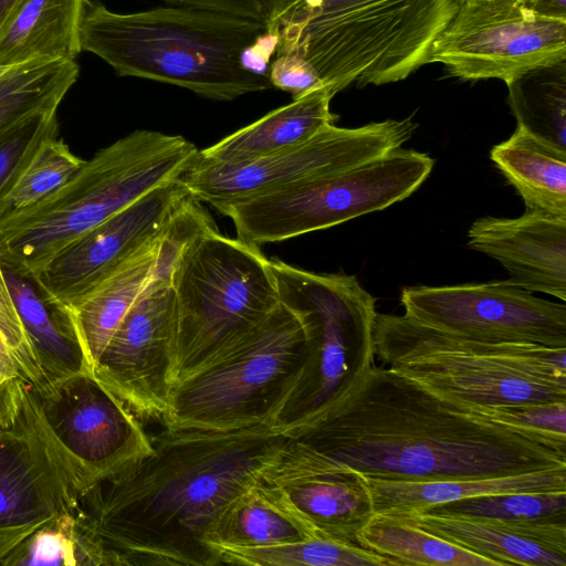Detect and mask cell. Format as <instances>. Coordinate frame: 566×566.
Instances as JSON below:
<instances>
[{"label": "cell", "instance_id": "cell-1", "mask_svg": "<svg viewBox=\"0 0 566 566\" xmlns=\"http://www.w3.org/2000/svg\"><path fill=\"white\" fill-rule=\"evenodd\" d=\"M292 423L230 431L163 430L153 451L76 492L70 511L81 565H220L210 535L230 503L264 482Z\"/></svg>", "mask_w": 566, "mask_h": 566}, {"label": "cell", "instance_id": "cell-2", "mask_svg": "<svg viewBox=\"0 0 566 566\" xmlns=\"http://www.w3.org/2000/svg\"><path fill=\"white\" fill-rule=\"evenodd\" d=\"M566 467V444L473 416L376 364L296 429L265 483L356 473L389 481L493 478Z\"/></svg>", "mask_w": 566, "mask_h": 566}, {"label": "cell", "instance_id": "cell-3", "mask_svg": "<svg viewBox=\"0 0 566 566\" xmlns=\"http://www.w3.org/2000/svg\"><path fill=\"white\" fill-rule=\"evenodd\" d=\"M261 23L185 7L117 13L87 1L82 51L120 76L174 84L214 101L270 88L269 76L243 64L244 52L268 32Z\"/></svg>", "mask_w": 566, "mask_h": 566}, {"label": "cell", "instance_id": "cell-4", "mask_svg": "<svg viewBox=\"0 0 566 566\" xmlns=\"http://www.w3.org/2000/svg\"><path fill=\"white\" fill-rule=\"evenodd\" d=\"M458 0H279L269 31L275 55L295 54L334 95L350 84L382 85L429 63ZM274 55V56H275Z\"/></svg>", "mask_w": 566, "mask_h": 566}, {"label": "cell", "instance_id": "cell-5", "mask_svg": "<svg viewBox=\"0 0 566 566\" xmlns=\"http://www.w3.org/2000/svg\"><path fill=\"white\" fill-rule=\"evenodd\" d=\"M198 155L181 135L137 129L117 139L43 200L0 222L1 262L35 275L94 227L180 179Z\"/></svg>", "mask_w": 566, "mask_h": 566}, {"label": "cell", "instance_id": "cell-6", "mask_svg": "<svg viewBox=\"0 0 566 566\" xmlns=\"http://www.w3.org/2000/svg\"><path fill=\"white\" fill-rule=\"evenodd\" d=\"M375 356L460 408L566 402V347L455 335L377 313Z\"/></svg>", "mask_w": 566, "mask_h": 566}, {"label": "cell", "instance_id": "cell-7", "mask_svg": "<svg viewBox=\"0 0 566 566\" xmlns=\"http://www.w3.org/2000/svg\"><path fill=\"white\" fill-rule=\"evenodd\" d=\"M310 335L281 304L255 328L172 387L166 429L230 431L279 423L311 364Z\"/></svg>", "mask_w": 566, "mask_h": 566}, {"label": "cell", "instance_id": "cell-8", "mask_svg": "<svg viewBox=\"0 0 566 566\" xmlns=\"http://www.w3.org/2000/svg\"><path fill=\"white\" fill-rule=\"evenodd\" d=\"M177 380L233 345L279 305L269 259L259 245L211 228L179 256L172 274Z\"/></svg>", "mask_w": 566, "mask_h": 566}, {"label": "cell", "instance_id": "cell-9", "mask_svg": "<svg viewBox=\"0 0 566 566\" xmlns=\"http://www.w3.org/2000/svg\"><path fill=\"white\" fill-rule=\"evenodd\" d=\"M280 303L304 324L312 343L307 374L279 423L310 424L375 364L376 300L347 274L315 273L269 259Z\"/></svg>", "mask_w": 566, "mask_h": 566}, {"label": "cell", "instance_id": "cell-10", "mask_svg": "<svg viewBox=\"0 0 566 566\" xmlns=\"http://www.w3.org/2000/svg\"><path fill=\"white\" fill-rule=\"evenodd\" d=\"M433 165L429 155L400 147L356 167L232 203L220 213L247 242H281L402 201Z\"/></svg>", "mask_w": 566, "mask_h": 566}, {"label": "cell", "instance_id": "cell-11", "mask_svg": "<svg viewBox=\"0 0 566 566\" xmlns=\"http://www.w3.org/2000/svg\"><path fill=\"white\" fill-rule=\"evenodd\" d=\"M416 127L410 118L356 128L329 125L298 146L252 160L219 164L198 155L181 180L192 197L221 212L232 203L381 157L400 148Z\"/></svg>", "mask_w": 566, "mask_h": 566}, {"label": "cell", "instance_id": "cell-12", "mask_svg": "<svg viewBox=\"0 0 566 566\" xmlns=\"http://www.w3.org/2000/svg\"><path fill=\"white\" fill-rule=\"evenodd\" d=\"M75 488L20 375L0 387V566L38 531L70 514Z\"/></svg>", "mask_w": 566, "mask_h": 566}, {"label": "cell", "instance_id": "cell-13", "mask_svg": "<svg viewBox=\"0 0 566 566\" xmlns=\"http://www.w3.org/2000/svg\"><path fill=\"white\" fill-rule=\"evenodd\" d=\"M40 422L78 492L153 451L139 418L91 371L31 387Z\"/></svg>", "mask_w": 566, "mask_h": 566}, {"label": "cell", "instance_id": "cell-14", "mask_svg": "<svg viewBox=\"0 0 566 566\" xmlns=\"http://www.w3.org/2000/svg\"><path fill=\"white\" fill-rule=\"evenodd\" d=\"M566 59V20L544 18L524 0H465L433 41L429 63L454 77L504 82Z\"/></svg>", "mask_w": 566, "mask_h": 566}, {"label": "cell", "instance_id": "cell-15", "mask_svg": "<svg viewBox=\"0 0 566 566\" xmlns=\"http://www.w3.org/2000/svg\"><path fill=\"white\" fill-rule=\"evenodd\" d=\"M405 315L455 335L489 342L566 347V305L509 280L403 287Z\"/></svg>", "mask_w": 566, "mask_h": 566}, {"label": "cell", "instance_id": "cell-16", "mask_svg": "<svg viewBox=\"0 0 566 566\" xmlns=\"http://www.w3.org/2000/svg\"><path fill=\"white\" fill-rule=\"evenodd\" d=\"M171 284L150 282L114 331L92 374L138 417L163 420L177 381Z\"/></svg>", "mask_w": 566, "mask_h": 566}, {"label": "cell", "instance_id": "cell-17", "mask_svg": "<svg viewBox=\"0 0 566 566\" xmlns=\"http://www.w3.org/2000/svg\"><path fill=\"white\" fill-rule=\"evenodd\" d=\"M189 196L181 178L151 190L64 248L33 279L49 301L71 310L154 240Z\"/></svg>", "mask_w": 566, "mask_h": 566}, {"label": "cell", "instance_id": "cell-18", "mask_svg": "<svg viewBox=\"0 0 566 566\" xmlns=\"http://www.w3.org/2000/svg\"><path fill=\"white\" fill-rule=\"evenodd\" d=\"M468 247L499 261L514 285L566 301V218L531 210L482 217L468 231Z\"/></svg>", "mask_w": 566, "mask_h": 566}, {"label": "cell", "instance_id": "cell-19", "mask_svg": "<svg viewBox=\"0 0 566 566\" xmlns=\"http://www.w3.org/2000/svg\"><path fill=\"white\" fill-rule=\"evenodd\" d=\"M420 528L497 566H566V522L401 514Z\"/></svg>", "mask_w": 566, "mask_h": 566}, {"label": "cell", "instance_id": "cell-20", "mask_svg": "<svg viewBox=\"0 0 566 566\" xmlns=\"http://www.w3.org/2000/svg\"><path fill=\"white\" fill-rule=\"evenodd\" d=\"M333 97L327 87L314 90L199 150V159L235 164L298 146L334 125Z\"/></svg>", "mask_w": 566, "mask_h": 566}, {"label": "cell", "instance_id": "cell-21", "mask_svg": "<svg viewBox=\"0 0 566 566\" xmlns=\"http://www.w3.org/2000/svg\"><path fill=\"white\" fill-rule=\"evenodd\" d=\"M2 265L48 387L75 374L91 371L69 310L49 301L31 274Z\"/></svg>", "mask_w": 566, "mask_h": 566}, {"label": "cell", "instance_id": "cell-22", "mask_svg": "<svg viewBox=\"0 0 566 566\" xmlns=\"http://www.w3.org/2000/svg\"><path fill=\"white\" fill-rule=\"evenodd\" d=\"M88 0H24L0 32V65L74 61Z\"/></svg>", "mask_w": 566, "mask_h": 566}, {"label": "cell", "instance_id": "cell-23", "mask_svg": "<svg viewBox=\"0 0 566 566\" xmlns=\"http://www.w3.org/2000/svg\"><path fill=\"white\" fill-rule=\"evenodd\" d=\"M363 479L374 513L406 514L480 495L566 491V467L505 476L422 482Z\"/></svg>", "mask_w": 566, "mask_h": 566}, {"label": "cell", "instance_id": "cell-24", "mask_svg": "<svg viewBox=\"0 0 566 566\" xmlns=\"http://www.w3.org/2000/svg\"><path fill=\"white\" fill-rule=\"evenodd\" d=\"M159 234L69 310L91 373L119 322L154 276Z\"/></svg>", "mask_w": 566, "mask_h": 566}, {"label": "cell", "instance_id": "cell-25", "mask_svg": "<svg viewBox=\"0 0 566 566\" xmlns=\"http://www.w3.org/2000/svg\"><path fill=\"white\" fill-rule=\"evenodd\" d=\"M308 537L317 535L284 490L279 485L261 482L230 503L208 543L210 547H258Z\"/></svg>", "mask_w": 566, "mask_h": 566}, {"label": "cell", "instance_id": "cell-26", "mask_svg": "<svg viewBox=\"0 0 566 566\" xmlns=\"http://www.w3.org/2000/svg\"><path fill=\"white\" fill-rule=\"evenodd\" d=\"M490 157L521 196L525 210L566 218V151L517 127L492 147Z\"/></svg>", "mask_w": 566, "mask_h": 566}, {"label": "cell", "instance_id": "cell-27", "mask_svg": "<svg viewBox=\"0 0 566 566\" xmlns=\"http://www.w3.org/2000/svg\"><path fill=\"white\" fill-rule=\"evenodd\" d=\"M279 486L319 537L358 545L357 533L374 514L364 479L356 473L311 476Z\"/></svg>", "mask_w": 566, "mask_h": 566}, {"label": "cell", "instance_id": "cell-28", "mask_svg": "<svg viewBox=\"0 0 566 566\" xmlns=\"http://www.w3.org/2000/svg\"><path fill=\"white\" fill-rule=\"evenodd\" d=\"M357 543L382 556L389 566H497L495 562L440 538L396 513H374L358 531Z\"/></svg>", "mask_w": 566, "mask_h": 566}, {"label": "cell", "instance_id": "cell-29", "mask_svg": "<svg viewBox=\"0 0 566 566\" xmlns=\"http://www.w3.org/2000/svg\"><path fill=\"white\" fill-rule=\"evenodd\" d=\"M505 83L517 127L566 151V59L532 67Z\"/></svg>", "mask_w": 566, "mask_h": 566}, {"label": "cell", "instance_id": "cell-30", "mask_svg": "<svg viewBox=\"0 0 566 566\" xmlns=\"http://www.w3.org/2000/svg\"><path fill=\"white\" fill-rule=\"evenodd\" d=\"M78 74L74 61L14 65L0 80V136L38 112L57 109Z\"/></svg>", "mask_w": 566, "mask_h": 566}, {"label": "cell", "instance_id": "cell-31", "mask_svg": "<svg viewBox=\"0 0 566 566\" xmlns=\"http://www.w3.org/2000/svg\"><path fill=\"white\" fill-rule=\"evenodd\" d=\"M222 564L251 566H389L380 555L359 545L325 537L258 546L212 545Z\"/></svg>", "mask_w": 566, "mask_h": 566}, {"label": "cell", "instance_id": "cell-32", "mask_svg": "<svg viewBox=\"0 0 566 566\" xmlns=\"http://www.w3.org/2000/svg\"><path fill=\"white\" fill-rule=\"evenodd\" d=\"M413 512L504 521L566 522V491L514 492L480 495L436 504Z\"/></svg>", "mask_w": 566, "mask_h": 566}, {"label": "cell", "instance_id": "cell-33", "mask_svg": "<svg viewBox=\"0 0 566 566\" xmlns=\"http://www.w3.org/2000/svg\"><path fill=\"white\" fill-rule=\"evenodd\" d=\"M62 138L46 142L0 206V222L30 208L64 185L83 166Z\"/></svg>", "mask_w": 566, "mask_h": 566}, {"label": "cell", "instance_id": "cell-34", "mask_svg": "<svg viewBox=\"0 0 566 566\" xmlns=\"http://www.w3.org/2000/svg\"><path fill=\"white\" fill-rule=\"evenodd\" d=\"M56 112H38L0 136V206L42 146L59 136Z\"/></svg>", "mask_w": 566, "mask_h": 566}, {"label": "cell", "instance_id": "cell-35", "mask_svg": "<svg viewBox=\"0 0 566 566\" xmlns=\"http://www.w3.org/2000/svg\"><path fill=\"white\" fill-rule=\"evenodd\" d=\"M461 409L492 422L520 429L555 442L566 443V402L564 401Z\"/></svg>", "mask_w": 566, "mask_h": 566}, {"label": "cell", "instance_id": "cell-36", "mask_svg": "<svg viewBox=\"0 0 566 566\" xmlns=\"http://www.w3.org/2000/svg\"><path fill=\"white\" fill-rule=\"evenodd\" d=\"M14 565H78L70 514L34 533L1 564Z\"/></svg>", "mask_w": 566, "mask_h": 566}, {"label": "cell", "instance_id": "cell-37", "mask_svg": "<svg viewBox=\"0 0 566 566\" xmlns=\"http://www.w3.org/2000/svg\"><path fill=\"white\" fill-rule=\"evenodd\" d=\"M0 335L6 343L19 375L33 389L48 387L44 376L35 360L34 354L17 312L11 292L6 280L0 258Z\"/></svg>", "mask_w": 566, "mask_h": 566}, {"label": "cell", "instance_id": "cell-38", "mask_svg": "<svg viewBox=\"0 0 566 566\" xmlns=\"http://www.w3.org/2000/svg\"><path fill=\"white\" fill-rule=\"evenodd\" d=\"M268 75L272 86L290 93L293 99L324 87L315 69L295 54L275 55Z\"/></svg>", "mask_w": 566, "mask_h": 566}, {"label": "cell", "instance_id": "cell-39", "mask_svg": "<svg viewBox=\"0 0 566 566\" xmlns=\"http://www.w3.org/2000/svg\"><path fill=\"white\" fill-rule=\"evenodd\" d=\"M172 7H185L261 23L268 29L279 0H163Z\"/></svg>", "mask_w": 566, "mask_h": 566}, {"label": "cell", "instance_id": "cell-40", "mask_svg": "<svg viewBox=\"0 0 566 566\" xmlns=\"http://www.w3.org/2000/svg\"><path fill=\"white\" fill-rule=\"evenodd\" d=\"M525 3L541 17L566 20V0H525Z\"/></svg>", "mask_w": 566, "mask_h": 566}, {"label": "cell", "instance_id": "cell-41", "mask_svg": "<svg viewBox=\"0 0 566 566\" xmlns=\"http://www.w3.org/2000/svg\"><path fill=\"white\" fill-rule=\"evenodd\" d=\"M24 0H0V32Z\"/></svg>", "mask_w": 566, "mask_h": 566}, {"label": "cell", "instance_id": "cell-42", "mask_svg": "<svg viewBox=\"0 0 566 566\" xmlns=\"http://www.w3.org/2000/svg\"><path fill=\"white\" fill-rule=\"evenodd\" d=\"M13 66L0 65V80L12 69Z\"/></svg>", "mask_w": 566, "mask_h": 566}, {"label": "cell", "instance_id": "cell-43", "mask_svg": "<svg viewBox=\"0 0 566 566\" xmlns=\"http://www.w3.org/2000/svg\"><path fill=\"white\" fill-rule=\"evenodd\" d=\"M458 1H465V0H458ZM525 1V0H524Z\"/></svg>", "mask_w": 566, "mask_h": 566}]
</instances>
